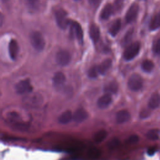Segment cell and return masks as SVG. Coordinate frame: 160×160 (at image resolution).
<instances>
[{
	"label": "cell",
	"instance_id": "74e56055",
	"mask_svg": "<svg viewBox=\"0 0 160 160\" xmlns=\"http://www.w3.org/2000/svg\"><path fill=\"white\" fill-rule=\"evenodd\" d=\"M9 1V0H2V1H3V2H7V1Z\"/></svg>",
	"mask_w": 160,
	"mask_h": 160
},
{
	"label": "cell",
	"instance_id": "7c38bea8",
	"mask_svg": "<svg viewBox=\"0 0 160 160\" xmlns=\"http://www.w3.org/2000/svg\"><path fill=\"white\" fill-rule=\"evenodd\" d=\"M9 54L10 58L15 60L17 58L19 52V46L15 39H11L9 43Z\"/></svg>",
	"mask_w": 160,
	"mask_h": 160
},
{
	"label": "cell",
	"instance_id": "83f0119b",
	"mask_svg": "<svg viewBox=\"0 0 160 160\" xmlns=\"http://www.w3.org/2000/svg\"><path fill=\"white\" fill-rule=\"evenodd\" d=\"M26 5L32 10H36L39 6V0H24Z\"/></svg>",
	"mask_w": 160,
	"mask_h": 160
},
{
	"label": "cell",
	"instance_id": "3957f363",
	"mask_svg": "<svg viewBox=\"0 0 160 160\" xmlns=\"http://www.w3.org/2000/svg\"><path fill=\"white\" fill-rule=\"evenodd\" d=\"M141 48V44L136 41L130 44L125 49L123 57L126 61H130L134 59L139 53Z\"/></svg>",
	"mask_w": 160,
	"mask_h": 160
},
{
	"label": "cell",
	"instance_id": "9c48e42d",
	"mask_svg": "<svg viewBox=\"0 0 160 160\" xmlns=\"http://www.w3.org/2000/svg\"><path fill=\"white\" fill-rule=\"evenodd\" d=\"M139 12V6L136 3L132 4L129 8L125 16L126 22L131 23L133 22L137 18Z\"/></svg>",
	"mask_w": 160,
	"mask_h": 160
},
{
	"label": "cell",
	"instance_id": "277c9868",
	"mask_svg": "<svg viewBox=\"0 0 160 160\" xmlns=\"http://www.w3.org/2000/svg\"><path fill=\"white\" fill-rule=\"evenodd\" d=\"M55 19L57 24L61 29H64L69 24H70L71 21H69L68 18L67 12L61 8L56 11Z\"/></svg>",
	"mask_w": 160,
	"mask_h": 160
},
{
	"label": "cell",
	"instance_id": "ffe728a7",
	"mask_svg": "<svg viewBox=\"0 0 160 160\" xmlns=\"http://www.w3.org/2000/svg\"><path fill=\"white\" fill-rule=\"evenodd\" d=\"M121 21L120 19H116L111 25L109 29V33L112 36H116L121 29Z\"/></svg>",
	"mask_w": 160,
	"mask_h": 160
},
{
	"label": "cell",
	"instance_id": "836d02e7",
	"mask_svg": "<svg viewBox=\"0 0 160 160\" xmlns=\"http://www.w3.org/2000/svg\"><path fill=\"white\" fill-rule=\"evenodd\" d=\"M114 4H115V8L118 10H119L122 6L123 0H116Z\"/></svg>",
	"mask_w": 160,
	"mask_h": 160
},
{
	"label": "cell",
	"instance_id": "52a82bcc",
	"mask_svg": "<svg viewBox=\"0 0 160 160\" xmlns=\"http://www.w3.org/2000/svg\"><path fill=\"white\" fill-rule=\"evenodd\" d=\"M71 59L70 53L66 50H60L56 55V62L62 66L68 65Z\"/></svg>",
	"mask_w": 160,
	"mask_h": 160
},
{
	"label": "cell",
	"instance_id": "603a6c76",
	"mask_svg": "<svg viewBox=\"0 0 160 160\" xmlns=\"http://www.w3.org/2000/svg\"><path fill=\"white\" fill-rule=\"evenodd\" d=\"M6 119L11 123H16L21 121V116L19 113L16 111H11L7 113Z\"/></svg>",
	"mask_w": 160,
	"mask_h": 160
},
{
	"label": "cell",
	"instance_id": "2e32d148",
	"mask_svg": "<svg viewBox=\"0 0 160 160\" xmlns=\"http://www.w3.org/2000/svg\"><path fill=\"white\" fill-rule=\"evenodd\" d=\"M66 78L62 72H57L52 78V82L55 87H61L65 82Z\"/></svg>",
	"mask_w": 160,
	"mask_h": 160
},
{
	"label": "cell",
	"instance_id": "4316f807",
	"mask_svg": "<svg viewBox=\"0 0 160 160\" xmlns=\"http://www.w3.org/2000/svg\"><path fill=\"white\" fill-rule=\"evenodd\" d=\"M160 132L158 129H151L146 133V137L151 140H157L159 139Z\"/></svg>",
	"mask_w": 160,
	"mask_h": 160
},
{
	"label": "cell",
	"instance_id": "e0dca14e",
	"mask_svg": "<svg viewBox=\"0 0 160 160\" xmlns=\"http://www.w3.org/2000/svg\"><path fill=\"white\" fill-rule=\"evenodd\" d=\"M111 66H112L111 59H106L99 66H98L99 73L101 74H105L107 72V71L111 68Z\"/></svg>",
	"mask_w": 160,
	"mask_h": 160
},
{
	"label": "cell",
	"instance_id": "f35d334b",
	"mask_svg": "<svg viewBox=\"0 0 160 160\" xmlns=\"http://www.w3.org/2000/svg\"><path fill=\"white\" fill-rule=\"evenodd\" d=\"M76 1H78V0H76Z\"/></svg>",
	"mask_w": 160,
	"mask_h": 160
},
{
	"label": "cell",
	"instance_id": "d6986e66",
	"mask_svg": "<svg viewBox=\"0 0 160 160\" xmlns=\"http://www.w3.org/2000/svg\"><path fill=\"white\" fill-rule=\"evenodd\" d=\"M114 12V7L111 4H107L102 9L100 17L102 19H108Z\"/></svg>",
	"mask_w": 160,
	"mask_h": 160
},
{
	"label": "cell",
	"instance_id": "e575fe53",
	"mask_svg": "<svg viewBox=\"0 0 160 160\" xmlns=\"http://www.w3.org/2000/svg\"><path fill=\"white\" fill-rule=\"evenodd\" d=\"M101 0H89L90 5L93 8H97Z\"/></svg>",
	"mask_w": 160,
	"mask_h": 160
},
{
	"label": "cell",
	"instance_id": "9a60e30c",
	"mask_svg": "<svg viewBox=\"0 0 160 160\" xmlns=\"http://www.w3.org/2000/svg\"><path fill=\"white\" fill-rule=\"evenodd\" d=\"M73 119V114L69 110L63 112L58 118V122L61 124H66Z\"/></svg>",
	"mask_w": 160,
	"mask_h": 160
},
{
	"label": "cell",
	"instance_id": "ba28073f",
	"mask_svg": "<svg viewBox=\"0 0 160 160\" xmlns=\"http://www.w3.org/2000/svg\"><path fill=\"white\" fill-rule=\"evenodd\" d=\"M71 33L72 36H76L77 40L80 44L83 42V31L81 25L76 21H71Z\"/></svg>",
	"mask_w": 160,
	"mask_h": 160
},
{
	"label": "cell",
	"instance_id": "1f68e13d",
	"mask_svg": "<svg viewBox=\"0 0 160 160\" xmlns=\"http://www.w3.org/2000/svg\"><path fill=\"white\" fill-rule=\"evenodd\" d=\"M119 144V141L117 138H113L108 143V146L110 149H114L116 148Z\"/></svg>",
	"mask_w": 160,
	"mask_h": 160
},
{
	"label": "cell",
	"instance_id": "cb8c5ba5",
	"mask_svg": "<svg viewBox=\"0 0 160 160\" xmlns=\"http://www.w3.org/2000/svg\"><path fill=\"white\" fill-rule=\"evenodd\" d=\"M154 66V65L153 62L149 59H146L143 61L141 64V68L142 70L147 72H151L153 69Z\"/></svg>",
	"mask_w": 160,
	"mask_h": 160
},
{
	"label": "cell",
	"instance_id": "8992f818",
	"mask_svg": "<svg viewBox=\"0 0 160 160\" xmlns=\"http://www.w3.org/2000/svg\"><path fill=\"white\" fill-rule=\"evenodd\" d=\"M32 87L29 79H24L18 82L15 86L16 92L19 94H24L32 91Z\"/></svg>",
	"mask_w": 160,
	"mask_h": 160
},
{
	"label": "cell",
	"instance_id": "7a4b0ae2",
	"mask_svg": "<svg viewBox=\"0 0 160 160\" xmlns=\"http://www.w3.org/2000/svg\"><path fill=\"white\" fill-rule=\"evenodd\" d=\"M42 102V96L38 93L29 94L23 99L24 105L29 108H37L41 106Z\"/></svg>",
	"mask_w": 160,
	"mask_h": 160
},
{
	"label": "cell",
	"instance_id": "d6a6232c",
	"mask_svg": "<svg viewBox=\"0 0 160 160\" xmlns=\"http://www.w3.org/2000/svg\"><path fill=\"white\" fill-rule=\"evenodd\" d=\"M138 141H139V137L136 134L131 135L127 139V142L128 143H131V144L136 143L137 142H138Z\"/></svg>",
	"mask_w": 160,
	"mask_h": 160
},
{
	"label": "cell",
	"instance_id": "f546056e",
	"mask_svg": "<svg viewBox=\"0 0 160 160\" xmlns=\"http://www.w3.org/2000/svg\"><path fill=\"white\" fill-rule=\"evenodd\" d=\"M99 73V71H98V66H92L88 71V76L90 78H92V79H94V78H96L97 76H98V74Z\"/></svg>",
	"mask_w": 160,
	"mask_h": 160
},
{
	"label": "cell",
	"instance_id": "8d00e7d4",
	"mask_svg": "<svg viewBox=\"0 0 160 160\" xmlns=\"http://www.w3.org/2000/svg\"><path fill=\"white\" fill-rule=\"evenodd\" d=\"M149 116V112H148V111H146V110H142L139 114V116L141 117V118H142V119L146 118Z\"/></svg>",
	"mask_w": 160,
	"mask_h": 160
},
{
	"label": "cell",
	"instance_id": "8fae6325",
	"mask_svg": "<svg viewBox=\"0 0 160 160\" xmlns=\"http://www.w3.org/2000/svg\"><path fill=\"white\" fill-rule=\"evenodd\" d=\"M88 118V112L83 108L78 109L73 114V120L77 123L84 121Z\"/></svg>",
	"mask_w": 160,
	"mask_h": 160
},
{
	"label": "cell",
	"instance_id": "d4e9b609",
	"mask_svg": "<svg viewBox=\"0 0 160 160\" xmlns=\"http://www.w3.org/2000/svg\"><path fill=\"white\" fill-rule=\"evenodd\" d=\"M11 127L14 129L21 131H25L27 129H28V128H29V124H28L25 122H22L21 121L16 122V123H13V124H11Z\"/></svg>",
	"mask_w": 160,
	"mask_h": 160
},
{
	"label": "cell",
	"instance_id": "7402d4cb",
	"mask_svg": "<svg viewBox=\"0 0 160 160\" xmlns=\"http://www.w3.org/2000/svg\"><path fill=\"white\" fill-rule=\"evenodd\" d=\"M160 27V11L156 14L152 18L149 24V29L152 31H154Z\"/></svg>",
	"mask_w": 160,
	"mask_h": 160
},
{
	"label": "cell",
	"instance_id": "f1b7e54d",
	"mask_svg": "<svg viewBox=\"0 0 160 160\" xmlns=\"http://www.w3.org/2000/svg\"><path fill=\"white\" fill-rule=\"evenodd\" d=\"M133 32H134V30L133 29H130L127 32L126 34L124 35V38L122 39V43L123 44V45H127L128 44H129L132 38V36H133Z\"/></svg>",
	"mask_w": 160,
	"mask_h": 160
},
{
	"label": "cell",
	"instance_id": "4fadbf2b",
	"mask_svg": "<svg viewBox=\"0 0 160 160\" xmlns=\"http://www.w3.org/2000/svg\"><path fill=\"white\" fill-rule=\"evenodd\" d=\"M131 118V114L127 110H120L116 114V121L118 124L128 122Z\"/></svg>",
	"mask_w": 160,
	"mask_h": 160
},
{
	"label": "cell",
	"instance_id": "d590c367",
	"mask_svg": "<svg viewBox=\"0 0 160 160\" xmlns=\"http://www.w3.org/2000/svg\"><path fill=\"white\" fill-rule=\"evenodd\" d=\"M157 151V148L156 147H154V146H152V147H151L148 149V154L149 155V156H152L155 154V152Z\"/></svg>",
	"mask_w": 160,
	"mask_h": 160
},
{
	"label": "cell",
	"instance_id": "ac0fdd59",
	"mask_svg": "<svg viewBox=\"0 0 160 160\" xmlns=\"http://www.w3.org/2000/svg\"><path fill=\"white\" fill-rule=\"evenodd\" d=\"M160 105V95L158 93L152 94L148 101V107L150 109H154Z\"/></svg>",
	"mask_w": 160,
	"mask_h": 160
},
{
	"label": "cell",
	"instance_id": "6da1fadb",
	"mask_svg": "<svg viewBox=\"0 0 160 160\" xmlns=\"http://www.w3.org/2000/svg\"><path fill=\"white\" fill-rule=\"evenodd\" d=\"M30 41L32 46L38 51H41L45 46L44 38L38 31H34L31 34Z\"/></svg>",
	"mask_w": 160,
	"mask_h": 160
},
{
	"label": "cell",
	"instance_id": "4dcf8cb0",
	"mask_svg": "<svg viewBox=\"0 0 160 160\" xmlns=\"http://www.w3.org/2000/svg\"><path fill=\"white\" fill-rule=\"evenodd\" d=\"M152 51L156 54H160V39H157L153 44Z\"/></svg>",
	"mask_w": 160,
	"mask_h": 160
},
{
	"label": "cell",
	"instance_id": "484cf974",
	"mask_svg": "<svg viewBox=\"0 0 160 160\" xmlns=\"http://www.w3.org/2000/svg\"><path fill=\"white\" fill-rule=\"evenodd\" d=\"M106 136L107 132L104 129H101L96 132L94 136V139L96 142H101L106 138Z\"/></svg>",
	"mask_w": 160,
	"mask_h": 160
},
{
	"label": "cell",
	"instance_id": "44dd1931",
	"mask_svg": "<svg viewBox=\"0 0 160 160\" xmlns=\"http://www.w3.org/2000/svg\"><path fill=\"white\" fill-rule=\"evenodd\" d=\"M118 90V85L116 81H111L108 83L104 88V91L107 94H116Z\"/></svg>",
	"mask_w": 160,
	"mask_h": 160
},
{
	"label": "cell",
	"instance_id": "5b68a950",
	"mask_svg": "<svg viewBox=\"0 0 160 160\" xmlns=\"http://www.w3.org/2000/svg\"><path fill=\"white\" fill-rule=\"evenodd\" d=\"M143 86V79L142 77L138 74H132L128 81V86L132 91H139Z\"/></svg>",
	"mask_w": 160,
	"mask_h": 160
},
{
	"label": "cell",
	"instance_id": "30bf717a",
	"mask_svg": "<svg viewBox=\"0 0 160 160\" xmlns=\"http://www.w3.org/2000/svg\"><path fill=\"white\" fill-rule=\"evenodd\" d=\"M112 101L111 94L106 93L101 96L97 101V106L100 109H105L110 106Z\"/></svg>",
	"mask_w": 160,
	"mask_h": 160
},
{
	"label": "cell",
	"instance_id": "5bb4252c",
	"mask_svg": "<svg viewBox=\"0 0 160 160\" xmlns=\"http://www.w3.org/2000/svg\"><path fill=\"white\" fill-rule=\"evenodd\" d=\"M89 36L94 43H97L100 37V31L98 26L94 24L91 25L89 28Z\"/></svg>",
	"mask_w": 160,
	"mask_h": 160
}]
</instances>
